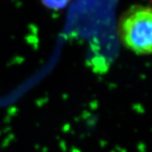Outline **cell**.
I'll use <instances>...</instances> for the list:
<instances>
[{"label":"cell","mask_w":152,"mask_h":152,"mask_svg":"<svg viewBox=\"0 0 152 152\" xmlns=\"http://www.w3.org/2000/svg\"><path fill=\"white\" fill-rule=\"evenodd\" d=\"M117 31L125 48L135 54H152V5L129 7L120 16Z\"/></svg>","instance_id":"cell-1"},{"label":"cell","mask_w":152,"mask_h":152,"mask_svg":"<svg viewBox=\"0 0 152 152\" xmlns=\"http://www.w3.org/2000/svg\"><path fill=\"white\" fill-rule=\"evenodd\" d=\"M72 0H41L46 8L52 10H61L65 9Z\"/></svg>","instance_id":"cell-2"}]
</instances>
